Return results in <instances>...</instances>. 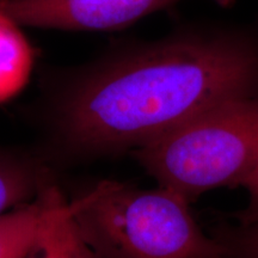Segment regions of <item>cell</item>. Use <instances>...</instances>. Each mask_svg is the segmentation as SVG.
Listing matches in <instances>:
<instances>
[{"mask_svg":"<svg viewBox=\"0 0 258 258\" xmlns=\"http://www.w3.org/2000/svg\"><path fill=\"white\" fill-rule=\"evenodd\" d=\"M66 138L92 153L144 146L221 103L258 97V17L180 21L118 40L90 62L44 74Z\"/></svg>","mask_w":258,"mask_h":258,"instance_id":"obj_1","label":"cell"},{"mask_svg":"<svg viewBox=\"0 0 258 258\" xmlns=\"http://www.w3.org/2000/svg\"><path fill=\"white\" fill-rule=\"evenodd\" d=\"M190 203L163 185L140 189L104 179L69 206L98 258H228L200 227Z\"/></svg>","mask_w":258,"mask_h":258,"instance_id":"obj_2","label":"cell"},{"mask_svg":"<svg viewBox=\"0 0 258 258\" xmlns=\"http://www.w3.org/2000/svg\"><path fill=\"white\" fill-rule=\"evenodd\" d=\"M158 182L192 202L239 186L258 160V97L221 103L135 150Z\"/></svg>","mask_w":258,"mask_h":258,"instance_id":"obj_3","label":"cell"},{"mask_svg":"<svg viewBox=\"0 0 258 258\" xmlns=\"http://www.w3.org/2000/svg\"><path fill=\"white\" fill-rule=\"evenodd\" d=\"M184 0H0V12L21 27L72 32L124 30ZM232 5L234 0H212Z\"/></svg>","mask_w":258,"mask_h":258,"instance_id":"obj_4","label":"cell"},{"mask_svg":"<svg viewBox=\"0 0 258 258\" xmlns=\"http://www.w3.org/2000/svg\"><path fill=\"white\" fill-rule=\"evenodd\" d=\"M23 258H98L71 214L56 186L48 189L46 212Z\"/></svg>","mask_w":258,"mask_h":258,"instance_id":"obj_5","label":"cell"},{"mask_svg":"<svg viewBox=\"0 0 258 258\" xmlns=\"http://www.w3.org/2000/svg\"><path fill=\"white\" fill-rule=\"evenodd\" d=\"M22 28L0 12V103L27 85L34 66L35 50Z\"/></svg>","mask_w":258,"mask_h":258,"instance_id":"obj_6","label":"cell"},{"mask_svg":"<svg viewBox=\"0 0 258 258\" xmlns=\"http://www.w3.org/2000/svg\"><path fill=\"white\" fill-rule=\"evenodd\" d=\"M47 186L40 166L27 158L0 152V213L34 201Z\"/></svg>","mask_w":258,"mask_h":258,"instance_id":"obj_7","label":"cell"},{"mask_svg":"<svg viewBox=\"0 0 258 258\" xmlns=\"http://www.w3.org/2000/svg\"><path fill=\"white\" fill-rule=\"evenodd\" d=\"M48 185L34 201L0 213V258H23L46 212Z\"/></svg>","mask_w":258,"mask_h":258,"instance_id":"obj_8","label":"cell"},{"mask_svg":"<svg viewBox=\"0 0 258 258\" xmlns=\"http://www.w3.org/2000/svg\"><path fill=\"white\" fill-rule=\"evenodd\" d=\"M209 234L228 258H258V218L219 221Z\"/></svg>","mask_w":258,"mask_h":258,"instance_id":"obj_9","label":"cell"},{"mask_svg":"<svg viewBox=\"0 0 258 258\" xmlns=\"http://www.w3.org/2000/svg\"><path fill=\"white\" fill-rule=\"evenodd\" d=\"M239 186L243 188L249 192V206L246 209H244L245 212H258V160L256 164L252 166V169L250 170V172L244 177V179L241 180Z\"/></svg>","mask_w":258,"mask_h":258,"instance_id":"obj_10","label":"cell"}]
</instances>
